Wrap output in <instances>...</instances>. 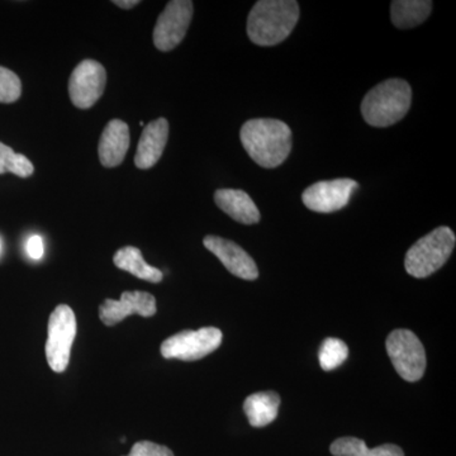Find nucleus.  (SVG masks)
I'll return each instance as SVG.
<instances>
[{"label": "nucleus", "mask_w": 456, "mask_h": 456, "mask_svg": "<svg viewBox=\"0 0 456 456\" xmlns=\"http://www.w3.org/2000/svg\"><path fill=\"white\" fill-rule=\"evenodd\" d=\"M281 397L275 392H257L245 399L244 411L253 428H264L277 419Z\"/></svg>", "instance_id": "nucleus-16"}, {"label": "nucleus", "mask_w": 456, "mask_h": 456, "mask_svg": "<svg viewBox=\"0 0 456 456\" xmlns=\"http://www.w3.org/2000/svg\"><path fill=\"white\" fill-rule=\"evenodd\" d=\"M22 94V83L16 73L0 66V103H13Z\"/></svg>", "instance_id": "nucleus-22"}, {"label": "nucleus", "mask_w": 456, "mask_h": 456, "mask_svg": "<svg viewBox=\"0 0 456 456\" xmlns=\"http://www.w3.org/2000/svg\"><path fill=\"white\" fill-rule=\"evenodd\" d=\"M193 2L191 0H173L167 3L155 25L156 49L167 53L184 40L193 18Z\"/></svg>", "instance_id": "nucleus-8"}, {"label": "nucleus", "mask_w": 456, "mask_h": 456, "mask_svg": "<svg viewBox=\"0 0 456 456\" xmlns=\"http://www.w3.org/2000/svg\"><path fill=\"white\" fill-rule=\"evenodd\" d=\"M117 7L122 9H131L136 7L137 4H140V0H116L113 2Z\"/></svg>", "instance_id": "nucleus-25"}, {"label": "nucleus", "mask_w": 456, "mask_h": 456, "mask_svg": "<svg viewBox=\"0 0 456 456\" xmlns=\"http://www.w3.org/2000/svg\"><path fill=\"white\" fill-rule=\"evenodd\" d=\"M349 356V347L344 341L338 338H326L321 345L318 359L321 368L325 371H331L344 364Z\"/></svg>", "instance_id": "nucleus-21"}, {"label": "nucleus", "mask_w": 456, "mask_h": 456, "mask_svg": "<svg viewBox=\"0 0 456 456\" xmlns=\"http://www.w3.org/2000/svg\"><path fill=\"white\" fill-rule=\"evenodd\" d=\"M387 353L399 377L417 382L424 377L426 353L424 345L410 330H395L386 342Z\"/></svg>", "instance_id": "nucleus-6"}, {"label": "nucleus", "mask_w": 456, "mask_h": 456, "mask_svg": "<svg viewBox=\"0 0 456 456\" xmlns=\"http://www.w3.org/2000/svg\"><path fill=\"white\" fill-rule=\"evenodd\" d=\"M35 167L25 155L17 154L12 147L0 142V174L12 173L20 178H28Z\"/></svg>", "instance_id": "nucleus-20"}, {"label": "nucleus", "mask_w": 456, "mask_h": 456, "mask_svg": "<svg viewBox=\"0 0 456 456\" xmlns=\"http://www.w3.org/2000/svg\"><path fill=\"white\" fill-rule=\"evenodd\" d=\"M221 344L222 332L216 327H203L197 331L185 330L161 344V355L165 359L196 362L217 350Z\"/></svg>", "instance_id": "nucleus-7"}, {"label": "nucleus", "mask_w": 456, "mask_h": 456, "mask_svg": "<svg viewBox=\"0 0 456 456\" xmlns=\"http://www.w3.org/2000/svg\"><path fill=\"white\" fill-rule=\"evenodd\" d=\"M330 450L334 456H404L403 450L393 444L369 449L365 441L356 437H341L332 443Z\"/></svg>", "instance_id": "nucleus-19"}, {"label": "nucleus", "mask_w": 456, "mask_h": 456, "mask_svg": "<svg viewBox=\"0 0 456 456\" xmlns=\"http://www.w3.org/2000/svg\"><path fill=\"white\" fill-rule=\"evenodd\" d=\"M358 188V183L353 179L326 180L305 189L302 200L311 211L332 213L346 207Z\"/></svg>", "instance_id": "nucleus-10"}, {"label": "nucleus", "mask_w": 456, "mask_h": 456, "mask_svg": "<svg viewBox=\"0 0 456 456\" xmlns=\"http://www.w3.org/2000/svg\"><path fill=\"white\" fill-rule=\"evenodd\" d=\"M431 11L430 0H395L391 4L392 22L399 29L413 28L424 23Z\"/></svg>", "instance_id": "nucleus-18"}, {"label": "nucleus", "mask_w": 456, "mask_h": 456, "mask_svg": "<svg viewBox=\"0 0 456 456\" xmlns=\"http://www.w3.org/2000/svg\"><path fill=\"white\" fill-rule=\"evenodd\" d=\"M113 263L117 268L125 270L141 281H150V283H160L164 278L163 273L154 266L149 265L143 259L140 248H134V246L119 248L114 255Z\"/></svg>", "instance_id": "nucleus-17"}, {"label": "nucleus", "mask_w": 456, "mask_h": 456, "mask_svg": "<svg viewBox=\"0 0 456 456\" xmlns=\"http://www.w3.org/2000/svg\"><path fill=\"white\" fill-rule=\"evenodd\" d=\"M107 73L95 60H84L71 73L69 95L75 107L89 110L94 106L106 89Z\"/></svg>", "instance_id": "nucleus-9"}, {"label": "nucleus", "mask_w": 456, "mask_h": 456, "mask_svg": "<svg viewBox=\"0 0 456 456\" xmlns=\"http://www.w3.org/2000/svg\"><path fill=\"white\" fill-rule=\"evenodd\" d=\"M167 139H169V122L167 119L158 118L150 122L143 128L140 137L139 146L134 155L136 167L142 170L154 167L163 156Z\"/></svg>", "instance_id": "nucleus-13"}, {"label": "nucleus", "mask_w": 456, "mask_h": 456, "mask_svg": "<svg viewBox=\"0 0 456 456\" xmlns=\"http://www.w3.org/2000/svg\"><path fill=\"white\" fill-rule=\"evenodd\" d=\"M215 202L221 211L232 220L242 224H255L260 222L261 215L251 197L240 189H218Z\"/></svg>", "instance_id": "nucleus-15"}, {"label": "nucleus", "mask_w": 456, "mask_h": 456, "mask_svg": "<svg viewBox=\"0 0 456 456\" xmlns=\"http://www.w3.org/2000/svg\"><path fill=\"white\" fill-rule=\"evenodd\" d=\"M131 314L152 317L156 314V299L146 292H123L121 299H106L99 307V317L106 326H114L122 322Z\"/></svg>", "instance_id": "nucleus-12"}, {"label": "nucleus", "mask_w": 456, "mask_h": 456, "mask_svg": "<svg viewBox=\"0 0 456 456\" xmlns=\"http://www.w3.org/2000/svg\"><path fill=\"white\" fill-rule=\"evenodd\" d=\"M0 248H2V244H0Z\"/></svg>", "instance_id": "nucleus-26"}, {"label": "nucleus", "mask_w": 456, "mask_h": 456, "mask_svg": "<svg viewBox=\"0 0 456 456\" xmlns=\"http://www.w3.org/2000/svg\"><path fill=\"white\" fill-rule=\"evenodd\" d=\"M299 13L294 0H260L248 17V38L257 46H275L293 32Z\"/></svg>", "instance_id": "nucleus-2"}, {"label": "nucleus", "mask_w": 456, "mask_h": 456, "mask_svg": "<svg viewBox=\"0 0 456 456\" xmlns=\"http://www.w3.org/2000/svg\"><path fill=\"white\" fill-rule=\"evenodd\" d=\"M203 244L207 250L216 255L231 274L244 281H255L259 278L256 264L241 246L230 240L212 235L204 237Z\"/></svg>", "instance_id": "nucleus-11"}, {"label": "nucleus", "mask_w": 456, "mask_h": 456, "mask_svg": "<svg viewBox=\"0 0 456 456\" xmlns=\"http://www.w3.org/2000/svg\"><path fill=\"white\" fill-rule=\"evenodd\" d=\"M455 242L456 237L452 228H435L407 251L404 266L408 274L419 279L430 277L452 256Z\"/></svg>", "instance_id": "nucleus-4"}, {"label": "nucleus", "mask_w": 456, "mask_h": 456, "mask_svg": "<svg viewBox=\"0 0 456 456\" xmlns=\"http://www.w3.org/2000/svg\"><path fill=\"white\" fill-rule=\"evenodd\" d=\"M412 103V89L406 80L388 79L365 95L362 113L373 127H389L404 118Z\"/></svg>", "instance_id": "nucleus-3"}, {"label": "nucleus", "mask_w": 456, "mask_h": 456, "mask_svg": "<svg viewBox=\"0 0 456 456\" xmlns=\"http://www.w3.org/2000/svg\"><path fill=\"white\" fill-rule=\"evenodd\" d=\"M47 334V362L56 373H64L70 362L71 347L77 336V317L69 305H57L51 314Z\"/></svg>", "instance_id": "nucleus-5"}, {"label": "nucleus", "mask_w": 456, "mask_h": 456, "mask_svg": "<svg viewBox=\"0 0 456 456\" xmlns=\"http://www.w3.org/2000/svg\"><path fill=\"white\" fill-rule=\"evenodd\" d=\"M27 253L33 260H40L44 256L45 245L41 236L29 237L28 241H27Z\"/></svg>", "instance_id": "nucleus-24"}, {"label": "nucleus", "mask_w": 456, "mask_h": 456, "mask_svg": "<svg viewBox=\"0 0 456 456\" xmlns=\"http://www.w3.org/2000/svg\"><path fill=\"white\" fill-rule=\"evenodd\" d=\"M127 456H174L173 452L167 446L158 445L151 441H139L132 446Z\"/></svg>", "instance_id": "nucleus-23"}, {"label": "nucleus", "mask_w": 456, "mask_h": 456, "mask_svg": "<svg viewBox=\"0 0 456 456\" xmlns=\"http://www.w3.org/2000/svg\"><path fill=\"white\" fill-rule=\"evenodd\" d=\"M130 128L121 119H112L99 141L98 154L101 164L106 167H116L122 164L130 147Z\"/></svg>", "instance_id": "nucleus-14"}, {"label": "nucleus", "mask_w": 456, "mask_h": 456, "mask_svg": "<svg viewBox=\"0 0 456 456\" xmlns=\"http://www.w3.org/2000/svg\"><path fill=\"white\" fill-rule=\"evenodd\" d=\"M240 139L248 156L265 169L278 167L292 151V131L279 119H250L242 126Z\"/></svg>", "instance_id": "nucleus-1"}]
</instances>
